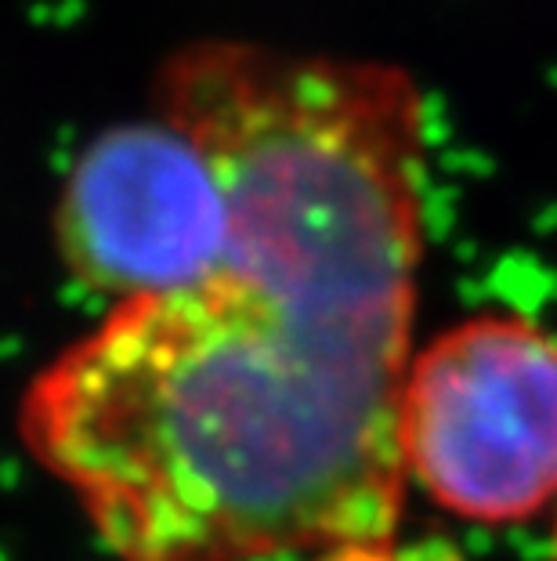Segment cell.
Returning a JSON list of instances; mask_svg holds the SVG:
<instances>
[{
	"mask_svg": "<svg viewBox=\"0 0 557 561\" xmlns=\"http://www.w3.org/2000/svg\"><path fill=\"white\" fill-rule=\"evenodd\" d=\"M413 333L214 268L116 305L26 388L19 435L120 561H260L398 529Z\"/></svg>",
	"mask_w": 557,
	"mask_h": 561,
	"instance_id": "cell-1",
	"label": "cell"
},
{
	"mask_svg": "<svg viewBox=\"0 0 557 561\" xmlns=\"http://www.w3.org/2000/svg\"><path fill=\"white\" fill-rule=\"evenodd\" d=\"M156 113L218 174V268L312 312L413 333L428 102L406 69L207 41L163 66Z\"/></svg>",
	"mask_w": 557,
	"mask_h": 561,
	"instance_id": "cell-2",
	"label": "cell"
},
{
	"mask_svg": "<svg viewBox=\"0 0 557 561\" xmlns=\"http://www.w3.org/2000/svg\"><path fill=\"white\" fill-rule=\"evenodd\" d=\"M398 449L406 479L460 522L557 511V333L521 312L442 330L409 363Z\"/></svg>",
	"mask_w": 557,
	"mask_h": 561,
	"instance_id": "cell-3",
	"label": "cell"
},
{
	"mask_svg": "<svg viewBox=\"0 0 557 561\" xmlns=\"http://www.w3.org/2000/svg\"><path fill=\"white\" fill-rule=\"evenodd\" d=\"M55 236L69 276L124 305L207 279L229 210L199 146L156 113L88 141L58 193Z\"/></svg>",
	"mask_w": 557,
	"mask_h": 561,
	"instance_id": "cell-4",
	"label": "cell"
}]
</instances>
